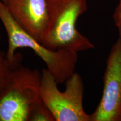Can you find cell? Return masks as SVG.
Wrapping results in <instances>:
<instances>
[{"mask_svg": "<svg viewBox=\"0 0 121 121\" xmlns=\"http://www.w3.org/2000/svg\"><path fill=\"white\" fill-rule=\"evenodd\" d=\"M48 23L40 42L50 49L78 53L94 45L76 28L80 16L87 10V0H47Z\"/></svg>", "mask_w": 121, "mask_h": 121, "instance_id": "7a4b0ae2", "label": "cell"}, {"mask_svg": "<svg viewBox=\"0 0 121 121\" xmlns=\"http://www.w3.org/2000/svg\"><path fill=\"white\" fill-rule=\"evenodd\" d=\"M28 121H55L54 118L42 99L33 105L30 110Z\"/></svg>", "mask_w": 121, "mask_h": 121, "instance_id": "52a82bcc", "label": "cell"}, {"mask_svg": "<svg viewBox=\"0 0 121 121\" xmlns=\"http://www.w3.org/2000/svg\"><path fill=\"white\" fill-rule=\"evenodd\" d=\"M113 20L115 26L118 31L119 35L121 36V0H119L113 14Z\"/></svg>", "mask_w": 121, "mask_h": 121, "instance_id": "9c48e42d", "label": "cell"}, {"mask_svg": "<svg viewBox=\"0 0 121 121\" xmlns=\"http://www.w3.org/2000/svg\"><path fill=\"white\" fill-rule=\"evenodd\" d=\"M0 39H1V31H0Z\"/></svg>", "mask_w": 121, "mask_h": 121, "instance_id": "30bf717a", "label": "cell"}, {"mask_svg": "<svg viewBox=\"0 0 121 121\" xmlns=\"http://www.w3.org/2000/svg\"><path fill=\"white\" fill-rule=\"evenodd\" d=\"M0 20L6 31L8 48L6 56L11 60L18 48H28L43 60L47 69L52 74L58 84L65 83L75 73L78 62L77 53L65 49L53 51L24 31L15 22L0 0Z\"/></svg>", "mask_w": 121, "mask_h": 121, "instance_id": "3957f363", "label": "cell"}, {"mask_svg": "<svg viewBox=\"0 0 121 121\" xmlns=\"http://www.w3.org/2000/svg\"><path fill=\"white\" fill-rule=\"evenodd\" d=\"M90 121H121V36L106 60L102 98Z\"/></svg>", "mask_w": 121, "mask_h": 121, "instance_id": "5b68a950", "label": "cell"}, {"mask_svg": "<svg viewBox=\"0 0 121 121\" xmlns=\"http://www.w3.org/2000/svg\"><path fill=\"white\" fill-rule=\"evenodd\" d=\"M20 26L40 42L48 23L47 0H1Z\"/></svg>", "mask_w": 121, "mask_h": 121, "instance_id": "8992f818", "label": "cell"}, {"mask_svg": "<svg viewBox=\"0 0 121 121\" xmlns=\"http://www.w3.org/2000/svg\"><path fill=\"white\" fill-rule=\"evenodd\" d=\"M22 56L15 53L0 91V121H28L30 111L40 100L41 73L22 65Z\"/></svg>", "mask_w": 121, "mask_h": 121, "instance_id": "6da1fadb", "label": "cell"}, {"mask_svg": "<svg viewBox=\"0 0 121 121\" xmlns=\"http://www.w3.org/2000/svg\"><path fill=\"white\" fill-rule=\"evenodd\" d=\"M40 85L42 100L49 109L55 121H90V114L83 107L84 82L81 76L73 73L65 82L64 91L59 90L48 69H42Z\"/></svg>", "mask_w": 121, "mask_h": 121, "instance_id": "277c9868", "label": "cell"}, {"mask_svg": "<svg viewBox=\"0 0 121 121\" xmlns=\"http://www.w3.org/2000/svg\"><path fill=\"white\" fill-rule=\"evenodd\" d=\"M11 62L7 60L5 53L0 51V91L8 75Z\"/></svg>", "mask_w": 121, "mask_h": 121, "instance_id": "ba28073f", "label": "cell"}]
</instances>
